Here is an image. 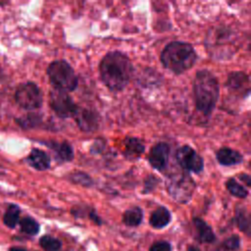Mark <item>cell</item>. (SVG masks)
Segmentation results:
<instances>
[{"mask_svg":"<svg viewBox=\"0 0 251 251\" xmlns=\"http://www.w3.org/2000/svg\"><path fill=\"white\" fill-rule=\"evenodd\" d=\"M49 106L56 116L61 119L73 118L78 107L70 94L57 89L50 90Z\"/></svg>","mask_w":251,"mask_h":251,"instance_id":"cell-7","label":"cell"},{"mask_svg":"<svg viewBox=\"0 0 251 251\" xmlns=\"http://www.w3.org/2000/svg\"><path fill=\"white\" fill-rule=\"evenodd\" d=\"M145 151V144L142 139L127 136L123 141V155L128 161L137 160Z\"/></svg>","mask_w":251,"mask_h":251,"instance_id":"cell-12","label":"cell"},{"mask_svg":"<svg viewBox=\"0 0 251 251\" xmlns=\"http://www.w3.org/2000/svg\"><path fill=\"white\" fill-rule=\"evenodd\" d=\"M149 251H172V245L168 241L159 240L150 246Z\"/></svg>","mask_w":251,"mask_h":251,"instance_id":"cell-28","label":"cell"},{"mask_svg":"<svg viewBox=\"0 0 251 251\" xmlns=\"http://www.w3.org/2000/svg\"><path fill=\"white\" fill-rule=\"evenodd\" d=\"M53 153L59 162H71L74 159L75 153L73 146L66 140L64 141H49L45 143Z\"/></svg>","mask_w":251,"mask_h":251,"instance_id":"cell-14","label":"cell"},{"mask_svg":"<svg viewBox=\"0 0 251 251\" xmlns=\"http://www.w3.org/2000/svg\"><path fill=\"white\" fill-rule=\"evenodd\" d=\"M176 160L185 173L200 174L204 169L203 158L190 146L182 145L176 152Z\"/></svg>","mask_w":251,"mask_h":251,"instance_id":"cell-8","label":"cell"},{"mask_svg":"<svg viewBox=\"0 0 251 251\" xmlns=\"http://www.w3.org/2000/svg\"><path fill=\"white\" fill-rule=\"evenodd\" d=\"M218 163L225 167H232L241 164L244 158L240 152L230 147H222L216 153Z\"/></svg>","mask_w":251,"mask_h":251,"instance_id":"cell-13","label":"cell"},{"mask_svg":"<svg viewBox=\"0 0 251 251\" xmlns=\"http://www.w3.org/2000/svg\"><path fill=\"white\" fill-rule=\"evenodd\" d=\"M39 245L45 251H58L62 246V242L51 235H43L39 239Z\"/></svg>","mask_w":251,"mask_h":251,"instance_id":"cell-24","label":"cell"},{"mask_svg":"<svg viewBox=\"0 0 251 251\" xmlns=\"http://www.w3.org/2000/svg\"><path fill=\"white\" fill-rule=\"evenodd\" d=\"M238 178H239L242 182H244L247 187L250 186V184H251V181H250L251 178H250V176H249V175H247V174H240V175L238 176Z\"/></svg>","mask_w":251,"mask_h":251,"instance_id":"cell-30","label":"cell"},{"mask_svg":"<svg viewBox=\"0 0 251 251\" xmlns=\"http://www.w3.org/2000/svg\"><path fill=\"white\" fill-rule=\"evenodd\" d=\"M9 251H26V250L22 247H12V248H10Z\"/></svg>","mask_w":251,"mask_h":251,"instance_id":"cell-32","label":"cell"},{"mask_svg":"<svg viewBox=\"0 0 251 251\" xmlns=\"http://www.w3.org/2000/svg\"><path fill=\"white\" fill-rule=\"evenodd\" d=\"M225 86L231 92L239 95L242 98H246L250 93V80L246 73L242 71L232 72L228 75Z\"/></svg>","mask_w":251,"mask_h":251,"instance_id":"cell-11","label":"cell"},{"mask_svg":"<svg viewBox=\"0 0 251 251\" xmlns=\"http://www.w3.org/2000/svg\"><path fill=\"white\" fill-rule=\"evenodd\" d=\"M192 90L196 109L204 116H210L216 108L220 95L217 77L208 70H199L195 74Z\"/></svg>","mask_w":251,"mask_h":251,"instance_id":"cell-2","label":"cell"},{"mask_svg":"<svg viewBox=\"0 0 251 251\" xmlns=\"http://www.w3.org/2000/svg\"><path fill=\"white\" fill-rule=\"evenodd\" d=\"M234 221L237 227L248 236L250 235V217L244 207H237L235 209Z\"/></svg>","mask_w":251,"mask_h":251,"instance_id":"cell-19","label":"cell"},{"mask_svg":"<svg viewBox=\"0 0 251 251\" xmlns=\"http://www.w3.org/2000/svg\"><path fill=\"white\" fill-rule=\"evenodd\" d=\"M172 221V215L169 209L165 206H159L155 209L149 218V224L153 228L161 229L167 226Z\"/></svg>","mask_w":251,"mask_h":251,"instance_id":"cell-17","label":"cell"},{"mask_svg":"<svg viewBox=\"0 0 251 251\" xmlns=\"http://www.w3.org/2000/svg\"><path fill=\"white\" fill-rule=\"evenodd\" d=\"M186 251H201L197 246H194V245H190L187 247V250Z\"/></svg>","mask_w":251,"mask_h":251,"instance_id":"cell-31","label":"cell"},{"mask_svg":"<svg viewBox=\"0 0 251 251\" xmlns=\"http://www.w3.org/2000/svg\"><path fill=\"white\" fill-rule=\"evenodd\" d=\"M27 164L37 171H46L50 168L51 159L49 155L38 148H33L26 157Z\"/></svg>","mask_w":251,"mask_h":251,"instance_id":"cell-15","label":"cell"},{"mask_svg":"<svg viewBox=\"0 0 251 251\" xmlns=\"http://www.w3.org/2000/svg\"><path fill=\"white\" fill-rule=\"evenodd\" d=\"M20 214H21V209L18 205H15V204L9 205V207L6 210L4 217H3L4 224L8 227L14 228L17 226V224L19 223Z\"/></svg>","mask_w":251,"mask_h":251,"instance_id":"cell-21","label":"cell"},{"mask_svg":"<svg viewBox=\"0 0 251 251\" xmlns=\"http://www.w3.org/2000/svg\"><path fill=\"white\" fill-rule=\"evenodd\" d=\"M20 226L23 232L28 235H35L39 231V224L30 217H25L20 221Z\"/></svg>","mask_w":251,"mask_h":251,"instance_id":"cell-22","label":"cell"},{"mask_svg":"<svg viewBox=\"0 0 251 251\" xmlns=\"http://www.w3.org/2000/svg\"><path fill=\"white\" fill-rule=\"evenodd\" d=\"M226 188L231 195L240 199H245L249 193L248 189L244 185L239 183L237 179H235V177H229L228 179H226Z\"/></svg>","mask_w":251,"mask_h":251,"instance_id":"cell-20","label":"cell"},{"mask_svg":"<svg viewBox=\"0 0 251 251\" xmlns=\"http://www.w3.org/2000/svg\"><path fill=\"white\" fill-rule=\"evenodd\" d=\"M53 89L64 92L74 91L78 84V77L73 67L66 60H55L46 70Z\"/></svg>","mask_w":251,"mask_h":251,"instance_id":"cell-4","label":"cell"},{"mask_svg":"<svg viewBox=\"0 0 251 251\" xmlns=\"http://www.w3.org/2000/svg\"><path fill=\"white\" fill-rule=\"evenodd\" d=\"M69 178L73 183L78 184L83 187H90L93 185V179L91 178V176L88 174H86L84 172L72 173V174H70Z\"/></svg>","mask_w":251,"mask_h":251,"instance_id":"cell-23","label":"cell"},{"mask_svg":"<svg viewBox=\"0 0 251 251\" xmlns=\"http://www.w3.org/2000/svg\"><path fill=\"white\" fill-rule=\"evenodd\" d=\"M160 179L154 176V175H148L145 176V178L143 179V189H142V193L143 194H147L152 192L157 185L159 184Z\"/></svg>","mask_w":251,"mask_h":251,"instance_id":"cell-27","label":"cell"},{"mask_svg":"<svg viewBox=\"0 0 251 251\" xmlns=\"http://www.w3.org/2000/svg\"><path fill=\"white\" fill-rule=\"evenodd\" d=\"M105 140L102 139V138H97L90 146L89 148V151L91 154H100L102 153V151L105 149Z\"/></svg>","mask_w":251,"mask_h":251,"instance_id":"cell-29","label":"cell"},{"mask_svg":"<svg viewBox=\"0 0 251 251\" xmlns=\"http://www.w3.org/2000/svg\"><path fill=\"white\" fill-rule=\"evenodd\" d=\"M196 184L188 173L182 172L170 176L167 184V190L170 196L180 204H186L190 201Z\"/></svg>","mask_w":251,"mask_h":251,"instance_id":"cell-5","label":"cell"},{"mask_svg":"<svg viewBox=\"0 0 251 251\" xmlns=\"http://www.w3.org/2000/svg\"><path fill=\"white\" fill-rule=\"evenodd\" d=\"M15 100L17 104L28 111L39 109L43 104V94L34 82L22 83L16 90Z\"/></svg>","mask_w":251,"mask_h":251,"instance_id":"cell-6","label":"cell"},{"mask_svg":"<svg viewBox=\"0 0 251 251\" xmlns=\"http://www.w3.org/2000/svg\"><path fill=\"white\" fill-rule=\"evenodd\" d=\"M192 224L196 231V239L201 243H213L216 240V235L212 227L202 219L193 218Z\"/></svg>","mask_w":251,"mask_h":251,"instance_id":"cell-16","label":"cell"},{"mask_svg":"<svg viewBox=\"0 0 251 251\" xmlns=\"http://www.w3.org/2000/svg\"><path fill=\"white\" fill-rule=\"evenodd\" d=\"M248 251H249V250H248Z\"/></svg>","mask_w":251,"mask_h":251,"instance_id":"cell-34","label":"cell"},{"mask_svg":"<svg viewBox=\"0 0 251 251\" xmlns=\"http://www.w3.org/2000/svg\"><path fill=\"white\" fill-rule=\"evenodd\" d=\"M73 118L77 127L83 132L90 133L99 128L100 115L93 109L77 107Z\"/></svg>","mask_w":251,"mask_h":251,"instance_id":"cell-9","label":"cell"},{"mask_svg":"<svg viewBox=\"0 0 251 251\" xmlns=\"http://www.w3.org/2000/svg\"><path fill=\"white\" fill-rule=\"evenodd\" d=\"M143 221V210L138 206H133L126 210L122 217V222L126 226H138Z\"/></svg>","mask_w":251,"mask_h":251,"instance_id":"cell-18","label":"cell"},{"mask_svg":"<svg viewBox=\"0 0 251 251\" xmlns=\"http://www.w3.org/2000/svg\"><path fill=\"white\" fill-rule=\"evenodd\" d=\"M170 154V145L166 142H158L151 147L147 160L153 169L159 172H164L168 167Z\"/></svg>","mask_w":251,"mask_h":251,"instance_id":"cell-10","label":"cell"},{"mask_svg":"<svg viewBox=\"0 0 251 251\" xmlns=\"http://www.w3.org/2000/svg\"><path fill=\"white\" fill-rule=\"evenodd\" d=\"M133 66L128 56L121 51L108 52L99 63V75L103 84L113 92L124 90L130 82Z\"/></svg>","mask_w":251,"mask_h":251,"instance_id":"cell-1","label":"cell"},{"mask_svg":"<svg viewBox=\"0 0 251 251\" xmlns=\"http://www.w3.org/2000/svg\"><path fill=\"white\" fill-rule=\"evenodd\" d=\"M18 124L24 128H32L40 125L41 116L37 114H29L17 120Z\"/></svg>","mask_w":251,"mask_h":251,"instance_id":"cell-25","label":"cell"},{"mask_svg":"<svg viewBox=\"0 0 251 251\" xmlns=\"http://www.w3.org/2000/svg\"><path fill=\"white\" fill-rule=\"evenodd\" d=\"M194 47L185 41H171L161 52L162 66L175 75H180L190 70L197 61Z\"/></svg>","mask_w":251,"mask_h":251,"instance_id":"cell-3","label":"cell"},{"mask_svg":"<svg viewBox=\"0 0 251 251\" xmlns=\"http://www.w3.org/2000/svg\"><path fill=\"white\" fill-rule=\"evenodd\" d=\"M2 75H3V73H2V68H1V66H0V77L2 76Z\"/></svg>","mask_w":251,"mask_h":251,"instance_id":"cell-33","label":"cell"},{"mask_svg":"<svg viewBox=\"0 0 251 251\" xmlns=\"http://www.w3.org/2000/svg\"><path fill=\"white\" fill-rule=\"evenodd\" d=\"M240 247V238L237 234H232L222 242V249L225 251H237Z\"/></svg>","mask_w":251,"mask_h":251,"instance_id":"cell-26","label":"cell"}]
</instances>
